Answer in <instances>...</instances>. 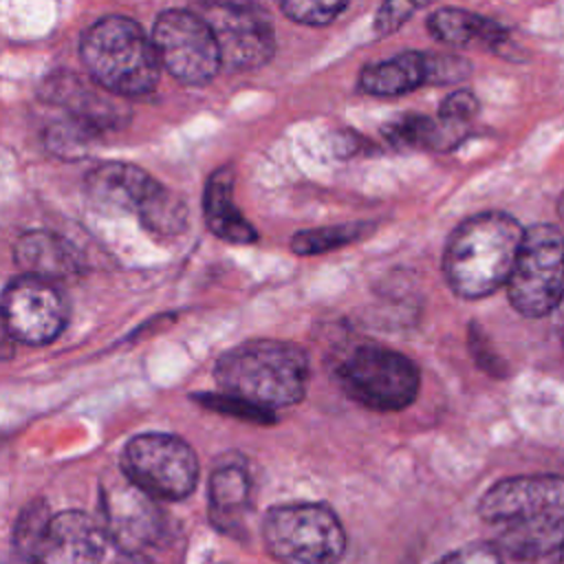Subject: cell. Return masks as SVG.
I'll use <instances>...</instances> for the list:
<instances>
[{"label":"cell","mask_w":564,"mask_h":564,"mask_svg":"<svg viewBox=\"0 0 564 564\" xmlns=\"http://www.w3.org/2000/svg\"><path fill=\"white\" fill-rule=\"evenodd\" d=\"M478 516L494 529L500 555L522 562L564 557V476H511L491 485Z\"/></svg>","instance_id":"1"},{"label":"cell","mask_w":564,"mask_h":564,"mask_svg":"<svg viewBox=\"0 0 564 564\" xmlns=\"http://www.w3.org/2000/svg\"><path fill=\"white\" fill-rule=\"evenodd\" d=\"M522 225L505 212H480L463 220L443 253V273L452 291L480 300L509 282L522 240Z\"/></svg>","instance_id":"2"},{"label":"cell","mask_w":564,"mask_h":564,"mask_svg":"<svg viewBox=\"0 0 564 564\" xmlns=\"http://www.w3.org/2000/svg\"><path fill=\"white\" fill-rule=\"evenodd\" d=\"M214 377L225 394L264 410L286 408L306 394L308 357L291 341L249 339L216 359Z\"/></svg>","instance_id":"3"},{"label":"cell","mask_w":564,"mask_h":564,"mask_svg":"<svg viewBox=\"0 0 564 564\" xmlns=\"http://www.w3.org/2000/svg\"><path fill=\"white\" fill-rule=\"evenodd\" d=\"M88 77L117 97L150 93L161 75V59L150 35L128 15H104L79 40Z\"/></svg>","instance_id":"4"},{"label":"cell","mask_w":564,"mask_h":564,"mask_svg":"<svg viewBox=\"0 0 564 564\" xmlns=\"http://www.w3.org/2000/svg\"><path fill=\"white\" fill-rule=\"evenodd\" d=\"M262 540L282 564H337L346 551V531L337 513L322 502L271 507L262 522Z\"/></svg>","instance_id":"5"},{"label":"cell","mask_w":564,"mask_h":564,"mask_svg":"<svg viewBox=\"0 0 564 564\" xmlns=\"http://www.w3.org/2000/svg\"><path fill=\"white\" fill-rule=\"evenodd\" d=\"M335 375L350 399L379 412L408 408L421 388V372L416 364L379 344L352 348L337 364Z\"/></svg>","instance_id":"6"},{"label":"cell","mask_w":564,"mask_h":564,"mask_svg":"<svg viewBox=\"0 0 564 564\" xmlns=\"http://www.w3.org/2000/svg\"><path fill=\"white\" fill-rule=\"evenodd\" d=\"M511 306L524 317H544L564 302V234L549 223L533 225L507 282Z\"/></svg>","instance_id":"7"},{"label":"cell","mask_w":564,"mask_h":564,"mask_svg":"<svg viewBox=\"0 0 564 564\" xmlns=\"http://www.w3.org/2000/svg\"><path fill=\"white\" fill-rule=\"evenodd\" d=\"M121 471L154 500H183L196 487L198 458L183 438L165 432H145L126 443Z\"/></svg>","instance_id":"8"},{"label":"cell","mask_w":564,"mask_h":564,"mask_svg":"<svg viewBox=\"0 0 564 564\" xmlns=\"http://www.w3.org/2000/svg\"><path fill=\"white\" fill-rule=\"evenodd\" d=\"M161 66L187 86L212 82L223 66L216 35L205 20L189 9H167L156 15L152 29Z\"/></svg>","instance_id":"9"},{"label":"cell","mask_w":564,"mask_h":564,"mask_svg":"<svg viewBox=\"0 0 564 564\" xmlns=\"http://www.w3.org/2000/svg\"><path fill=\"white\" fill-rule=\"evenodd\" d=\"M66 322L68 304L53 282L22 273L4 286L2 326L7 339L44 346L57 339Z\"/></svg>","instance_id":"10"},{"label":"cell","mask_w":564,"mask_h":564,"mask_svg":"<svg viewBox=\"0 0 564 564\" xmlns=\"http://www.w3.org/2000/svg\"><path fill=\"white\" fill-rule=\"evenodd\" d=\"M223 66L231 70H256L275 53V35L269 15L249 2L205 4Z\"/></svg>","instance_id":"11"},{"label":"cell","mask_w":564,"mask_h":564,"mask_svg":"<svg viewBox=\"0 0 564 564\" xmlns=\"http://www.w3.org/2000/svg\"><path fill=\"white\" fill-rule=\"evenodd\" d=\"M101 511L108 540L126 555L145 551L163 533L159 505L126 476L101 487Z\"/></svg>","instance_id":"12"},{"label":"cell","mask_w":564,"mask_h":564,"mask_svg":"<svg viewBox=\"0 0 564 564\" xmlns=\"http://www.w3.org/2000/svg\"><path fill=\"white\" fill-rule=\"evenodd\" d=\"M40 99L62 108L68 119L97 134L123 128L130 119V110L117 101V95L104 90L90 77L68 70L48 75L40 86Z\"/></svg>","instance_id":"13"},{"label":"cell","mask_w":564,"mask_h":564,"mask_svg":"<svg viewBox=\"0 0 564 564\" xmlns=\"http://www.w3.org/2000/svg\"><path fill=\"white\" fill-rule=\"evenodd\" d=\"M106 529L93 516L66 509L53 513L31 562L33 564H99L106 551Z\"/></svg>","instance_id":"14"},{"label":"cell","mask_w":564,"mask_h":564,"mask_svg":"<svg viewBox=\"0 0 564 564\" xmlns=\"http://www.w3.org/2000/svg\"><path fill=\"white\" fill-rule=\"evenodd\" d=\"M161 183L132 163L110 161L86 174V198L101 214H139Z\"/></svg>","instance_id":"15"},{"label":"cell","mask_w":564,"mask_h":564,"mask_svg":"<svg viewBox=\"0 0 564 564\" xmlns=\"http://www.w3.org/2000/svg\"><path fill=\"white\" fill-rule=\"evenodd\" d=\"M13 258L24 275L48 282L73 278L82 267L75 249L62 236L46 229L24 231L13 245Z\"/></svg>","instance_id":"16"},{"label":"cell","mask_w":564,"mask_h":564,"mask_svg":"<svg viewBox=\"0 0 564 564\" xmlns=\"http://www.w3.org/2000/svg\"><path fill=\"white\" fill-rule=\"evenodd\" d=\"M203 216L207 229L225 242L251 245L258 240V231L234 203V170L229 165L209 174L203 194Z\"/></svg>","instance_id":"17"},{"label":"cell","mask_w":564,"mask_h":564,"mask_svg":"<svg viewBox=\"0 0 564 564\" xmlns=\"http://www.w3.org/2000/svg\"><path fill=\"white\" fill-rule=\"evenodd\" d=\"M209 522L223 533H236L249 511L251 480L240 460H223L209 476Z\"/></svg>","instance_id":"18"},{"label":"cell","mask_w":564,"mask_h":564,"mask_svg":"<svg viewBox=\"0 0 564 564\" xmlns=\"http://www.w3.org/2000/svg\"><path fill=\"white\" fill-rule=\"evenodd\" d=\"M427 31L438 42L456 48L480 44L491 51H500L509 42V31L500 22L458 7L436 9L427 18Z\"/></svg>","instance_id":"19"},{"label":"cell","mask_w":564,"mask_h":564,"mask_svg":"<svg viewBox=\"0 0 564 564\" xmlns=\"http://www.w3.org/2000/svg\"><path fill=\"white\" fill-rule=\"evenodd\" d=\"M427 84V62L421 51H405L364 66L359 86L375 97H399Z\"/></svg>","instance_id":"20"},{"label":"cell","mask_w":564,"mask_h":564,"mask_svg":"<svg viewBox=\"0 0 564 564\" xmlns=\"http://www.w3.org/2000/svg\"><path fill=\"white\" fill-rule=\"evenodd\" d=\"M386 141L394 148H427V150H449L467 134V128L432 119L427 115H399L381 128Z\"/></svg>","instance_id":"21"},{"label":"cell","mask_w":564,"mask_h":564,"mask_svg":"<svg viewBox=\"0 0 564 564\" xmlns=\"http://www.w3.org/2000/svg\"><path fill=\"white\" fill-rule=\"evenodd\" d=\"M137 218L152 236L174 238L187 227V205L178 194H174L165 185H159L154 194L145 200Z\"/></svg>","instance_id":"22"},{"label":"cell","mask_w":564,"mask_h":564,"mask_svg":"<svg viewBox=\"0 0 564 564\" xmlns=\"http://www.w3.org/2000/svg\"><path fill=\"white\" fill-rule=\"evenodd\" d=\"M370 231H372L370 223H344L333 227L306 229L293 236L291 247L297 256H315V253H326V251L352 245L364 236H368Z\"/></svg>","instance_id":"23"},{"label":"cell","mask_w":564,"mask_h":564,"mask_svg":"<svg viewBox=\"0 0 564 564\" xmlns=\"http://www.w3.org/2000/svg\"><path fill=\"white\" fill-rule=\"evenodd\" d=\"M99 137L101 134H97L95 130L66 117L64 121H57L46 130V148L55 156L75 161L77 156H84Z\"/></svg>","instance_id":"24"},{"label":"cell","mask_w":564,"mask_h":564,"mask_svg":"<svg viewBox=\"0 0 564 564\" xmlns=\"http://www.w3.org/2000/svg\"><path fill=\"white\" fill-rule=\"evenodd\" d=\"M51 511L46 507V502L42 498L37 500H31L22 511L20 516L15 518V527H13V546L18 549V553L24 557V560H31L33 557V551L51 520Z\"/></svg>","instance_id":"25"},{"label":"cell","mask_w":564,"mask_h":564,"mask_svg":"<svg viewBox=\"0 0 564 564\" xmlns=\"http://www.w3.org/2000/svg\"><path fill=\"white\" fill-rule=\"evenodd\" d=\"M196 403H200L207 410L227 414V416H236V419H247V421H256V423H273L275 414L271 410L258 408L245 399L225 394V392H203V394H194L192 397Z\"/></svg>","instance_id":"26"},{"label":"cell","mask_w":564,"mask_h":564,"mask_svg":"<svg viewBox=\"0 0 564 564\" xmlns=\"http://www.w3.org/2000/svg\"><path fill=\"white\" fill-rule=\"evenodd\" d=\"M348 2H304V0H286L280 4V11L300 24L306 26H324L330 24Z\"/></svg>","instance_id":"27"},{"label":"cell","mask_w":564,"mask_h":564,"mask_svg":"<svg viewBox=\"0 0 564 564\" xmlns=\"http://www.w3.org/2000/svg\"><path fill=\"white\" fill-rule=\"evenodd\" d=\"M427 84H458L469 77L471 64L463 55L425 53Z\"/></svg>","instance_id":"28"},{"label":"cell","mask_w":564,"mask_h":564,"mask_svg":"<svg viewBox=\"0 0 564 564\" xmlns=\"http://www.w3.org/2000/svg\"><path fill=\"white\" fill-rule=\"evenodd\" d=\"M478 115V99L474 93L460 88L449 93L438 106V119L452 126L467 128V123Z\"/></svg>","instance_id":"29"},{"label":"cell","mask_w":564,"mask_h":564,"mask_svg":"<svg viewBox=\"0 0 564 564\" xmlns=\"http://www.w3.org/2000/svg\"><path fill=\"white\" fill-rule=\"evenodd\" d=\"M436 564H502V557L491 542H476L447 553Z\"/></svg>","instance_id":"30"},{"label":"cell","mask_w":564,"mask_h":564,"mask_svg":"<svg viewBox=\"0 0 564 564\" xmlns=\"http://www.w3.org/2000/svg\"><path fill=\"white\" fill-rule=\"evenodd\" d=\"M416 9H421L419 2H386V4H381L377 15H375V31H377V35H390L405 20H410V15Z\"/></svg>","instance_id":"31"},{"label":"cell","mask_w":564,"mask_h":564,"mask_svg":"<svg viewBox=\"0 0 564 564\" xmlns=\"http://www.w3.org/2000/svg\"><path fill=\"white\" fill-rule=\"evenodd\" d=\"M469 350L476 359V364L489 372V375H496V377H502L505 375V364L500 361V357L491 350L485 333L476 326V324H469Z\"/></svg>","instance_id":"32"},{"label":"cell","mask_w":564,"mask_h":564,"mask_svg":"<svg viewBox=\"0 0 564 564\" xmlns=\"http://www.w3.org/2000/svg\"><path fill=\"white\" fill-rule=\"evenodd\" d=\"M361 145H364V139L357 132H344V134H335L333 150L339 156H350V154H357Z\"/></svg>","instance_id":"33"},{"label":"cell","mask_w":564,"mask_h":564,"mask_svg":"<svg viewBox=\"0 0 564 564\" xmlns=\"http://www.w3.org/2000/svg\"><path fill=\"white\" fill-rule=\"evenodd\" d=\"M557 214H560V218L564 220V192H562L560 198H557Z\"/></svg>","instance_id":"34"}]
</instances>
